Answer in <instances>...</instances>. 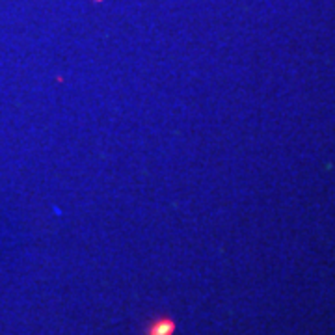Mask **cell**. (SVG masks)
I'll use <instances>...</instances> for the list:
<instances>
[{
    "label": "cell",
    "instance_id": "1",
    "mask_svg": "<svg viewBox=\"0 0 335 335\" xmlns=\"http://www.w3.org/2000/svg\"><path fill=\"white\" fill-rule=\"evenodd\" d=\"M175 334V322L170 317H162V319H157L155 322H151L147 330H145V335H173Z\"/></svg>",
    "mask_w": 335,
    "mask_h": 335
}]
</instances>
